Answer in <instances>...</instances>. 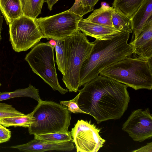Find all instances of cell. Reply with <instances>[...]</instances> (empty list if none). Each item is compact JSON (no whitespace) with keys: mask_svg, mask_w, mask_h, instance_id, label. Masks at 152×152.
Listing matches in <instances>:
<instances>
[{"mask_svg":"<svg viewBox=\"0 0 152 152\" xmlns=\"http://www.w3.org/2000/svg\"><path fill=\"white\" fill-rule=\"evenodd\" d=\"M83 86L78 90V106L97 123L119 119L127 110L130 97L126 85L100 75Z\"/></svg>","mask_w":152,"mask_h":152,"instance_id":"6da1fadb","label":"cell"},{"mask_svg":"<svg viewBox=\"0 0 152 152\" xmlns=\"http://www.w3.org/2000/svg\"><path fill=\"white\" fill-rule=\"evenodd\" d=\"M129 34L124 32L110 39H96L89 57L81 68L80 87L96 77L107 67L132 55L128 43Z\"/></svg>","mask_w":152,"mask_h":152,"instance_id":"7a4b0ae2","label":"cell"},{"mask_svg":"<svg viewBox=\"0 0 152 152\" xmlns=\"http://www.w3.org/2000/svg\"><path fill=\"white\" fill-rule=\"evenodd\" d=\"M151 58L127 57L103 69L100 75L135 90L152 88Z\"/></svg>","mask_w":152,"mask_h":152,"instance_id":"3957f363","label":"cell"},{"mask_svg":"<svg viewBox=\"0 0 152 152\" xmlns=\"http://www.w3.org/2000/svg\"><path fill=\"white\" fill-rule=\"evenodd\" d=\"M33 110V122L28 128L30 134L69 132L71 112L66 106L50 101L38 102Z\"/></svg>","mask_w":152,"mask_h":152,"instance_id":"277c9868","label":"cell"},{"mask_svg":"<svg viewBox=\"0 0 152 152\" xmlns=\"http://www.w3.org/2000/svg\"><path fill=\"white\" fill-rule=\"evenodd\" d=\"M86 36L78 29L67 37L66 72L62 80L70 92L78 91L80 87L81 67L89 57L94 45Z\"/></svg>","mask_w":152,"mask_h":152,"instance_id":"5b68a950","label":"cell"},{"mask_svg":"<svg viewBox=\"0 0 152 152\" xmlns=\"http://www.w3.org/2000/svg\"><path fill=\"white\" fill-rule=\"evenodd\" d=\"M54 48L48 42L38 43L26 55L25 60L32 71L53 90L64 94L69 90L62 88L59 83L55 64Z\"/></svg>","mask_w":152,"mask_h":152,"instance_id":"8992f818","label":"cell"},{"mask_svg":"<svg viewBox=\"0 0 152 152\" xmlns=\"http://www.w3.org/2000/svg\"><path fill=\"white\" fill-rule=\"evenodd\" d=\"M82 18L67 10L52 16L37 18L34 20L43 38L56 40L63 39L74 33Z\"/></svg>","mask_w":152,"mask_h":152,"instance_id":"52a82bcc","label":"cell"},{"mask_svg":"<svg viewBox=\"0 0 152 152\" xmlns=\"http://www.w3.org/2000/svg\"><path fill=\"white\" fill-rule=\"evenodd\" d=\"M8 25L10 41L15 52L27 51L43 38L34 19L24 15L11 20Z\"/></svg>","mask_w":152,"mask_h":152,"instance_id":"ba28073f","label":"cell"},{"mask_svg":"<svg viewBox=\"0 0 152 152\" xmlns=\"http://www.w3.org/2000/svg\"><path fill=\"white\" fill-rule=\"evenodd\" d=\"M100 130L91 121L78 120L70 132L77 152H97L105 142L99 134Z\"/></svg>","mask_w":152,"mask_h":152,"instance_id":"9c48e42d","label":"cell"},{"mask_svg":"<svg viewBox=\"0 0 152 152\" xmlns=\"http://www.w3.org/2000/svg\"><path fill=\"white\" fill-rule=\"evenodd\" d=\"M122 130L135 141L142 142L152 137V116L148 108L133 111L123 124Z\"/></svg>","mask_w":152,"mask_h":152,"instance_id":"30bf717a","label":"cell"},{"mask_svg":"<svg viewBox=\"0 0 152 152\" xmlns=\"http://www.w3.org/2000/svg\"><path fill=\"white\" fill-rule=\"evenodd\" d=\"M26 152H43L48 151H71L74 146L72 140L59 143L44 142L34 139L28 142L10 147Z\"/></svg>","mask_w":152,"mask_h":152,"instance_id":"8fae6325","label":"cell"},{"mask_svg":"<svg viewBox=\"0 0 152 152\" xmlns=\"http://www.w3.org/2000/svg\"><path fill=\"white\" fill-rule=\"evenodd\" d=\"M77 28L86 36L99 40L110 39L122 33L113 27L91 23L83 18L78 22Z\"/></svg>","mask_w":152,"mask_h":152,"instance_id":"7c38bea8","label":"cell"},{"mask_svg":"<svg viewBox=\"0 0 152 152\" xmlns=\"http://www.w3.org/2000/svg\"><path fill=\"white\" fill-rule=\"evenodd\" d=\"M129 45L133 53L141 58L149 59L152 56V21L147 23L138 36Z\"/></svg>","mask_w":152,"mask_h":152,"instance_id":"4fadbf2b","label":"cell"},{"mask_svg":"<svg viewBox=\"0 0 152 152\" xmlns=\"http://www.w3.org/2000/svg\"><path fill=\"white\" fill-rule=\"evenodd\" d=\"M152 0H145L131 18L134 39H136L145 25L152 21Z\"/></svg>","mask_w":152,"mask_h":152,"instance_id":"5bb4252c","label":"cell"},{"mask_svg":"<svg viewBox=\"0 0 152 152\" xmlns=\"http://www.w3.org/2000/svg\"><path fill=\"white\" fill-rule=\"evenodd\" d=\"M0 10L7 25L24 15L20 0H0Z\"/></svg>","mask_w":152,"mask_h":152,"instance_id":"9a60e30c","label":"cell"},{"mask_svg":"<svg viewBox=\"0 0 152 152\" xmlns=\"http://www.w3.org/2000/svg\"><path fill=\"white\" fill-rule=\"evenodd\" d=\"M113 7L102 6L100 8L94 10L86 18V20L95 23L113 27L112 21Z\"/></svg>","mask_w":152,"mask_h":152,"instance_id":"2e32d148","label":"cell"},{"mask_svg":"<svg viewBox=\"0 0 152 152\" xmlns=\"http://www.w3.org/2000/svg\"><path fill=\"white\" fill-rule=\"evenodd\" d=\"M21 97L33 98L39 102L42 100L39 96L38 89L31 84L28 87L19 88L11 92H0V102L10 99Z\"/></svg>","mask_w":152,"mask_h":152,"instance_id":"e0dca14e","label":"cell"},{"mask_svg":"<svg viewBox=\"0 0 152 152\" xmlns=\"http://www.w3.org/2000/svg\"><path fill=\"white\" fill-rule=\"evenodd\" d=\"M112 21L113 27L121 32H132L131 19L117 8H113Z\"/></svg>","mask_w":152,"mask_h":152,"instance_id":"ac0fdd59","label":"cell"},{"mask_svg":"<svg viewBox=\"0 0 152 152\" xmlns=\"http://www.w3.org/2000/svg\"><path fill=\"white\" fill-rule=\"evenodd\" d=\"M33 111L21 116H10L0 118V124L6 127L10 126L29 128L32 124Z\"/></svg>","mask_w":152,"mask_h":152,"instance_id":"d6986e66","label":"cell"},{"mask_svg":"<svg viewBox=\"0 0 152 152\" xmlns=\"http://www.w3.org/2000/svg\"><path fill=\"white\" fill-rule=\"evenodd\" d=\"M67 37L62 39H56V44L54 48L58 68L63 75L66 72Z\"/></svg>","mask_w":152,"mask_h":152,"instance_id":"ffe728a7","label":"cell"},{"mask_svg":"<svg viewBox=\"0 0 152 152\" xmlns=\"http://www.w3.org/2000/svg\"><path fill=\"white\" fill-rule=\"evenodd\" d=\"M145 0H114L113 8L119 9L131 19Z\"/></svg>","mask_w":152,"mask_h":152,"instance_id":"44dd1931","label":"cell"},{"mask_svg":"<svg viewBox=\"0 0 152 152\" xmlns=\"http://www.w3.org/2000/svg\"><path fill=\"white\" fill-rule=\"evenodd\" d=\"M23 15L34 19L41 13L44 0H20Z\"/></svg>","mask_w":152,"mask_h":152,"instance_id":"7402d4cb","label":"cell"},{"mask_svg":"<svg viewBox=\"0 0 152 152\" xmlns=\"http://www.w3.org/2000/svg\"><path fill=\"white\" fill-rule=\"evenodd\" d=\"M34 135V139L52 143L63 142L72 140L70 132L66 133L57 132Z\"/></svg>","mask_w":152,"mask_h":152,"instance_id":"603a6c76","label":"cell"},{"mask_svg":"<svg viewBox=\"0 0 152 152\" xmlns=\"http://www.w3.org/2000/svg\"><path fill=\"white\" fill-rule=\"evenodd\" d=\"M24 115L25 114L17 110L10 104L0 103V118Z\"/></svg>","mask_w":152,"mask_h":152,"instance_id":"cb8c5ba5","label":"cell"},{"mask_svg":"<svg viewBox=\"0 0 152 152\" xmlns=\"http://www.w3.org/2000/svg\"><path fill=\"white\" fill-rule=\"evenodd\" d=\"M79 94H78L73 99L69 101H60V104L68 107V110L73 113H85L82 111L79 107L77 102Z\"/></svg>","mask_w":152,"mask_h":152,"instance_id":"d4e9b609","label":"cell"},{"mask_svg":"<svg viewBox=\"0 0 152 152\" xmlns=\"http://www.w3.org/2000/svg\"><path fill=\"white\" fill-rule=\"evenodd\" d=\"M11 136V131L0 124V143L8 141Z\"/></svg>","mask_w":152,"mask_h":152,"instance_id":"484cf974","label":"cell"},{"mask_svg":"<svg viewBox=\"0 0 152 152\" xmlns=\"http://www.w3.org/2000/svg\"><path fill=\"white\" fill-rule=\"evenodd\" d=\"M99 0H82V6L83 15L93 10L94 6Z\"/></svg>","mask_w":152,"mask_h":152,"instance_id":"4316f807","label":"cell"},{"mask_svg":"<svg viewBox=\"0 0 152 152\" xmlns=\"http://www.w3.org/2000/svg\"><path fill=\"white\" fill-rule=\"evenodd\" d=\"M82 0H75L73 5L68 10L83 17L84 15L83 14V8L82 6Z\"/></svg>","mask_w":152,"mask_h":152,"instance_id":"83f0119b","label":"cell"},{"mask_svg":"<svg viewBox=\"0 0 152 152\" xmlns=\"http://www.w3.org/2000/svg\"><path fill=\"white\" fill-rule=\"evenodd\" d=\"M134 152H152V142H151L147 143L145 145L139 148L132 151Z\"/></svg>","mask_w":152,"mask_h":152,"instance_id":"f1b7e54d","label":"cell"},{"mask_svg":"<svg viewBox=\"0 0 152 152\" xmlns=\"http://www.w3.org/2000/svg\"><path fill=\"white\" fill-rule=\"evenodd\" d=\"M59 0H44V2H46L48 4V8L51 10L53 5Z\"/></svg>","mask_w":152,"mask_h":152,"instance_id":"f546056e","label":"cell"},{"mask_svg":"<svg viewBox=\"0 0 152 152\" xmlns=\"http://www.w3.org/2000/svg\"><path fill=\"white\" fill-rule=\"evenodd\" d=\"M1 13L0 10V41L1 39V33L2 28V25L3 21V17L1 15Z\"/></svg>","mask_w":152,"mask_h":152,"instance_id":"4dcf8cb0","label":"cell"},{"mask_svg":"<svg viewBox=\"0 0 152 152\" xmlns=\"http://www.w3.org/2000/svg\"><path fill=\"white\" fill-rule=\"evenodd\" d=\"M48 42L50 45L54 47L56 44V40L53 39H50Z\"/></svg>","mask_w":152,"mask_h":152,"instance_id":"1f68e13d","label":"cell"}]
</instances>
